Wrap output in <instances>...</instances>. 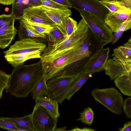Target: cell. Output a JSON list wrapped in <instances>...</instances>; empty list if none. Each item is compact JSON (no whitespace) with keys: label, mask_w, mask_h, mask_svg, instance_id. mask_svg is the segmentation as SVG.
Wrapping results in <instances>:
<instances>
[{"label":"cell","mask_w":131,"mask_h":131,"mask_svg":"<svg viewBox=\"0 0 131 131\" xmlns=\"http://www.w3.org/2000/svg\"><path fill=\"white\" fill-rule=\"evenodd\" d=\"M30 115L35 131H54L57 128L58 118L42 106L36 104Z\"/></svg>","instance_id":"obj_6"},{"label":"cell","mask_w":131,"mask_h":131,"mask_svg":"<svg viewBox=\"0 0 131 131\" xmlns=\"http://www.w3.org/2000/svg\"><path fill=\"white\" fill-rule=\"evenodd\" d=\"M130 14L131 8L120 9L114 12L108 13L104 20L111 30L114 32Z\"/></svg>","instance_id":"obj_13"},{"label":"cell","mask_w":131,"mask_h":131,"mask_svg":"<svg viewBox=\"0 0 131 131\" xmlns=\"http://www.w3.org/2000/svg\"><path fill=\"white\" fill-rule=\"evenodd\" d=\"M36 104L41 105L47 110L55 117L60 116L59 112V102L47 95L43 96L35 99Z\"/></svg>","instance_id":"obj_18"},{"label":"cell","mask_w":131,"mask_h":131,"mask_svg":"<svg viewBox=\"0 0 131 131\" xmlns=\"http://www.w3.org/2000/svg\"><path fill=\"white\" fill-rule=\"evenodd\" d=\"M100 46L91 56L84 71L92 74L104 69L109 58L110 48Z\"/></svg>","instance_id":"obj_10"},{"label":"cell","mask_w":131,"mask_h":131,"mask_svg":"<svg viewBox=\"0 0 131 131\" xmlns=\"http://www.w3.org/2000/svg\"><path fill=\"white\" fill-rule=\"evenodd\" d=\"M42 52L37 51L29 53L4 56L6 61L14 68L24 64L30 59L40 58Z\"/></svg>","instance_id":"obj_16"},{"label":"cell","mask_w":131,"mask_h":131,"mask_svg":"<svg viewBox=\"0 0 131 131\" xmlns=\"http://www.w3.org/2000/svg\"><path fill=\"white\" fill-rule=\"evenodd\" d=\"M47 45L40 40L27 38L16 41L7 51L3 52L4 56L40 51L42 52Z\"/></svg>","instance_id":"obj_8"},{"label":"cell","mask_w":131,"mask_h":131,"mask_svg":"<svg viewBox=\"0 0 131 131\" xmlns=\"http://www.w3.org/2000/svg\"><path fill=\"white\" fill-rule=\"evenodd\" d=\"M77 22L69 16L66 19L64 25L63 30L67 37H69L76 30Z\"/></svg>","instance_id":"obj_32"},{"label":"cell","mask_w":131,"mask_h":131,"mask_svg":"<svg viewBox=\"0 0 131 131\" xmlns=\"http://www.w3.org/2000/svg\"><path fill=\"white\" fill-rule=\"evenodd\" d=\"M41 1L42 6L50 8L61 9H66L69 8L67 7L52 0H41Z\"/></svg>","instance_id":"obj_36"},{"label":"cell","mask_w":131,"mask_h":131,"mask_svg":"<svg viewBox=\"0 0 131 131\" xmlns=\"http://www.w3.org/2000/svg\"><path fill=\"white\" fill-rule=\"evenodd\" d=\"M43 75L40 60L32 64L19 65L14 68L10 75L6 92L17 98L27 97Z\"/></svg>","instance_id":"obj_1"},{"label":"cell","mask_w":131,"mask_h":131,"mask_svg":"<svg viewBox=\"0 0 131 131\" xmlns=\"http://www.w3.org/2000/svg\"><path fill=\"white\" fill-rule=\"evenodd\" d=\"M100 1H102V0H99Z\"/></svg>","instance_id":"obj_46"},{"label":"cell","mask_w":131,"mask_h":131,"mask_svg":"<svg viewBox=\"0 0 131 131\" xmlns=\"http://www.w3.org/2000/svg\"><path fill=\"white\" fill-rule=\"evenodd\" d=\"M58 4L65 6L68 8H72L68 0H52Z\"/></svg>","instance_id":"obj_39"},{"label":"cell","mask_w":131,"mask_h":131,"mask_svg":"<svg viewBox=\"0 0 131 131\" xmlns=\"http://www.w3.org/2000/svg\"><path fill=\"white\" fill-rule=\"evenodd\" d=\"M26 21L29 26L34 31L39 33L45 34L46 35L54 29L56 25H42Z\"/></svg>","instance_id":"obj_31"},{"label":"cell","mask_w":131,"mask_h":131,"mask_svg":"<svg viewBox=\"0 0 131 131\" xmlns=\"http://www.w3.org/2000/svg\"><path fill=\"white\" fill-rule=\"evenodd\" d=\"M80 74L60 75L48 80L46 82L48 88L47 96L61 104L66 99Z\"/></svg>","instance_id":"obj_3"},{"label":"cell","mask_w":131,"mask_h":131,"mask_svg":"<svg viewBox=\"0 0 131 131\" xmlns=\"http://www.w3.org/2000/svg\"><path fill=\"white\" fill-rule=\"evenodd\" d=\"M23 18L37 24L53 25H56L39 7H29L24 11Z\"/></svg>","instance_id":"obj_12"},{"label":"cell","mask_w":131,"mask_h":131,"mask_svg":"<svg viewBox=\"0 0 131 131\" xmlns=\"http://www.w3.org/2000/svg\"></svg>","instance_id":"obj_47"},{"label":"cell","mask_w":131,"mask_h":131,"mask_svg":"<svg viewBox=\"0 0 131 131\" xmlns=\"http://www.w3.org/2000/svg\"><path fill=\"white\" fill-rule=\"evenodd\" d=\"M11 14L9 15L3 14L0 15V27L14 25L15 20Z\"/></svg>","instance_id":"obj_34"},{"label":"cell","mask_w":131,"mask_h":131,"mask_svg":"<svg viewBox=\"0 0 131 131\" xmlns=\"http://www.w3.org/2000/svg\"><path fill=\"white\" fill-rule=\"evenodd\" d=\"M12 0H0V4L8 5L12 4Z\"/></svg>","instance_id":"obj_42"},{"label":"cell","mask_w":131,"mask_h":131,"mask_svg":"<svg viewBox=\"0 0 131 131\" xmlns=\"http://www.w3.org/2000/svg\"><path fill=\"white\" fill-rule=\"evenodd\" d=\"M116 86L124 95L131 96V71L119 77L114 80Z\"/></svg>","instance_id":"obj_20"},{"label":"cell","mask_w":131,"mask_h":131,"mask_svg":"<svg viewBox=\"0 0 131 131\" xmlns=\"http://www.w3.org/2000/svg\"><path fill=\"white\" fill-rule=\"evenodd\" d=\"M89 29L85 22L82 18L78 24L75 30L69 37L56 44L48 42L40 58L41 62L52 61L66 52L77 47L88 35Z\"/></svg>","instance_id":"obj_2"},{"label":"cell","mask_w":131,"mask_h":131,"mask_svg":"<svg viewBox=\"0 0 131 131\" xmlns=\"http://www.w3.org/2000/svg\"><path fill=\"white\" fill-rule=\"evenodd\" d=\"M70 131H95V130L91 128H80L78 127L75 128L73 129L70 130Z\"/></svg>","instance_id":"obj_41"},{"label":"cell","mask_w":131,"mask_h":131,"mask_svg":"<svg viewBox=\"0 0 131 131\" xmlns=\"http://www.w3.org/2000/svg\"><path fill=\"white\" fill-rule=\"evenodd\" d=\"M74 49L66 52L51 61L41 62L43 75L46 81L61 75L66 69L70 64Z\"/></svg>","instance_id":"obj_7"},{"label":"cell","mask_w":131,"mask_h":131,"mask_svg":"<svg viewBox=\"0 0 131 131\" xmlns=\"http://www.w3.org/2000/svg\"><path fill=\"white\" fill-rule=\"evenodd\" d=\"M29 0H23V3L24 5L27 6L29 7L28 5L29 4Z\"/></svg>","instance_id":"obj_44"},{"label":"cell","mask_w":131,"mask_h":131,"mask_svg":"<svg viewBox=\"0 0 131 131\" xmlns=\"http://www.w3.org/2000/svg\"><path fill=\"white\" fill-rule=\"evenodd\" d=\"M79 12L82 18L85 22L100 46L103 47L111 42L113 32L104 20L96 15L88 12Z\"/></svg>","instance_id":"obj_4"},{"label":"cell","mask_w":131,"mask_h":131,"mask_svg":"<svg viewBox=\"0 0 131 131\" xmlns=\"http://www.w3.org/2000/svg\"><path fill=\"white\" fill-rule=\"evenodd\" d=\"M90 41L88 35L83 42L74 49L70 64L90 56L92 52L90 49Z\"/></svg>","instance_id":"obj_21"},{"label":"cell","mask_w":131,"mask_h":131,"mask_svg":"<svg viewBox=\"0 0 131 131\" xmlns=\"http://www.w3.org/2000/svg\"><path fill=\"white\" fill-rule=\"evenodd\" d=\"M123 110L127 118H131V97H127L123 101L122 106Z\"/></svg>","instance_id":"obj_37"},{"label":"cell","mask_w":131,"mask_h":131,"mask_svg":"<svg viewBox=\"0 0 131 131\" xmlns=\"http://www.w3.org/2000/svg\"><path fill=\"white\" fill-rule=\"evenodd\" d=\"M29 7H36L42 5L41 0H29Z\"/></svg>","instance_id":"obj_38"},{"label":"cell","mask_w":131,"mask_h":131,"mask_svg":"<svg viewBox=\"0 0 131 131\" xmlns=\"http://www.w3.org/2000/svg\"><path fill=\"white\" fill-rule=\"evenodd\" d=\"M10 75L0 70V99L2 97L3 91L7 86Z\"/></svg>","instance_id":"obj_33"},{"label":"cell","mask_w":131,"mask_h":131,"mask_svg":"<svg viewBox=\"0 0 131 131\" xmlns=\"http://www.w3.org/2000/svg\"><path fill=\"white\" fill-rule=\"evenodd\" d=\"M91 56L71 63L60 75H72L83 72L89 62Z\"/></svg>","instance_id":"obj_19"},{"label":"cell","mask_w":131,"mask_h":131,"mask_svg":"<svg viewBox=\"0 0 131 131\" xmlns=\"http://www.w3.org/2000/svg\"><path fill=\"white\" fill-rule=\"evenodd\" d=\"M46 36L48 42L53 44L61 42L67 38L62 28L56 25L54 29L46 35Z\"/></svg>","instance_id":"obj_26"},{"label":"cell","mask_w":131,"mask_h":131,"mask_svg":"<svg viewBox=\"0 0 131 131\" xmlns=\"http://www.w3.org/2000/svg\"><path fill=\"white\" fill-rule=\"evenodd\" d=\"M131 28V14L122 23L116 32L113 34L111 42L112 44L115 43L121 37L123 32Z\"/></svg>","instance_id":"obj_29"},{"label":"cell","mask_w":131,"mask_h":131,"mask_svg":"<svg viewBox=\"0 0 131 131\" xmlns=\"http://www.w3.org/2000/svg\"><path fill=\"white\" fill-rule=\"evenodd\" d=\"M100 3L110 12H114L121 9L131 8V0L119 1L115 0H102Z\"/></svg>","instance_id":"obj_23"},{"label":"cell","mask_w":131,"mask_h":131,"mask_svg":"<svg viewBox=\"0 0 131 131\" xmlns=\"http://www.w3.org/2000/svg\"><path fill=\"white\" fill-rule=\"evenodd\" d=\"M112 56L123 62L131 61V38L123 45L113 49Z\"/></svg>","instance_id":"obj_22"},{"label":"cell","mask_w":131,"mask_h":131,"mask_svg":"<svg viewBox=\"0 0 131 131\" xmlns=\"http://www.w3.org/2000/svg\"><path fill=\"white\" fill-rule=\"evenodd\" d=\"M19 26L17 30L18 38L21 40L27 38H33L40 40L46 39V35L37 33L29 26L27 21L23 18L19 20Z\"/></svg>","instance_id":"obj_15"},{"label":"cell","mask_w":131,"mask_h":131,"mask_svg":"<svg viewBox=\"0 0 131 131\" xmlns=\"http://www.w3.org/2000/svg\"><path fill=\"white\" fill-rule=\"evenodd\" d=\"M3 118L7 121L15 123L18 127L24 131H35L30 114L20 117Z\"/></svg>","instance_id":"obj_24"},{"label":"cell","mask_w":131,"mask_h":131,"mask_svg":"<svg viewBox=\"0 0 131 131\" xmlns=\"http://www.w3.org/2000/svg\"><path fill=\"white\" fill-rule=\"evenodd\" d=\"M119 129L120 131H131V121H129L125 123L123 127Z\"/></svg>","instance_id":"obj_40"},{"label":"cell","mask_w":131,"mask_h":131,"mask_svg":"<svg viewBox=\"0 0 131 131\" xmlns=\"http://www.w3.org/2000/svg\"><path fill=\"white\" fill-rule=\"evenodd\" d=\"M79 113L80 117L77 121H80L82 123L89 125L92 124L94 119V113L91 108L88 107Z\"/></svg>","instance_id":"obj_30"},{"label":"cell","mask_w":131,"mask_h":131,"mask_svg":"<svg viewBox=\"0 0 131 131\" xmlns=\"http://www.w3.org/2000/svg\"><path fill=\"white\" fill-rule=\"evenodd\" d=\"M14 25L0 27V48L8 47L17 34Z\"/></svg>","instance_id":"obj_17"},{"label":"cell","mask_w":131,"mask_h":131,"mask_svg":"<svg viewBox=\"0 0 131 131\" xmlns=\"http://www.w3.org/2000/svg\"><path fill=\"white\" fill-rule=\"evenodd\" d=\"M115 0V1H123L124 0Z\"/></svg>","instance_id":"obj_45"},{"label":"cell","mask_w":131,"mask_h":131,"mask_svg":"<svg viewBox=\"0 0 131 131\" xmlns=\"http://www.w3.org/2000/svg\"><path fill=\"white\" fill-rule=\"evenodd\" d=\"M91 94L96 101L113 113L118 115L122 113L123 98L121 94L114 88H95L92 91Z\"/></svg>","instance_id":"obj_5"},{"label":"cell","mask_w":131,"mask_h":131,"mask_svg":"<svg viewBox=\"0 0 131 131\" xmlns=\"http://www.w3.org/2000/svg\"><path fill=\"white\" fill-rule=\"evenodd\" d=\"M48 16L57 25L63 30L64 25L66 18L70 16L72 12L69 9H61L50 8L44 6H39Z\"/></svg>","instance_id":"obj_14"},{"label":"cell","mask_w":131,"mask_h":131,"mask_svg":"<svg viewBox=\"0 0 131 131\" xmlns=\"http://www.w3.org/2000/svg\"><path fill=\"white\" fill-rule=\"evenodd\" d=\"M46 82L43 75L37 82L31 92L33 100L40 97L47 95L48 88Z\"/></svg>","instance_id":"obj_25"},{"label":"cell","mask_w":131,"mask_h":131,"mask_svg":"<svg viewBox=\"0 0 131 131\" xmlns=\"http://www.w3.org/2000/svg\"><path fill=\"white\" fill-rule=\"evenodd\" d=\"M0 128L10 131H18L19 128L15 123L0 117Z\"/></svg>","instance_id":"obj_35"},{"label":"cell","mask_w":131,"mask_h":131,"mask_svg":"<svg viewBox=\"0 0 131 131\" xmlns=\"http://www.w3.org/2000/svg\"><path fill=\"white\" fill-rule=\"evenodd\" d=\"M67 128L66 126H64L59 128H56L55 131H66V129Z\"/></svg>","instance_id":"obj_43"},{"label":"cell","mask_w":131,"mask_h":131,"mask_svg":"<svg viewBox=\"0 0 131 131\" xmlns=\"http://www.w3.org/2000/svg\"><path fill=\"white\" fill-rule=\"evenodd\" d=\"M73 8L78 11L88 12L98 17L103 20L109 12L99 0H68Z\"/></svg>","instance_id":"obj_9"},{"label":"cell","mask_w":131,"mask_h":131,"mask_svg":"<svg viewBox=\"0 0 131 131\" xmlns=\"http://www.w3.org/2000/svg\"><path fill=\"white\" fill-rule=\"evenodd\" d=\"M106 75L113 80L127 72L131 71V61L123 62L115 57L108 59L104 67Z\"/></svg>","instance_id":"obj_11"},{"label":"cell","mask_w":131,"mask_h":131,"mask_svg":"<svg viewBox=\"0 0 131 131\" xmlns=\"http://www.w3.org/2000/svg\"><path fill=\"white\" fill-rule=\"evenodd\" d=\"M92 74L84 71L80 74L66 97L69 100L72 96L78 91L90 78L92 77Z\"/></svg>","instance_id":"obj_27"},{"label":"cell","mask_w":131,"mask_h":131,"mask_svg":"<svg viewBox=\"0 0 131 131\" xmlns=\"http://www.w3.org/2000/svg\"><path fill=\"white\" fill-rule=\"evenodd\" d=\"M23 0H12L11 13L15 20L23 19L24 9L28 7L24 5Z\"/></svg>","instance_id":"obj_28"}]
</instances>
